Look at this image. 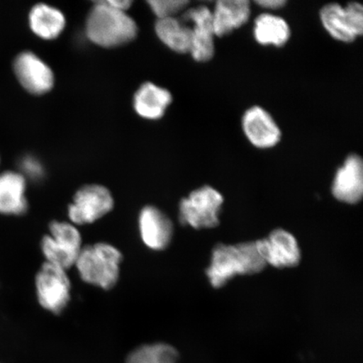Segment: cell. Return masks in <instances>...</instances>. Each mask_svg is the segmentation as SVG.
Listing matches in <instances>:
<instances>
[{
  "label": "cell",
  "mask_w": 363,
  "mask_h": 363,
  "mask_svg": "<svg viewBox=\"0 0 363 363\" xmlns=\"http://www.w3.org/2000/svg\"><path fill=\"white\" fill-rule=\"evenodd\" d=\"M265 267L255 242L233 246L220 244L213 250L211 264L206 274L213 287L220 288L235 276L257 274Z\"/></svg>",
  "instance_id": "cell-1"
},
{
  "label": "cell",
  "mask_w": 363,
  "mask_h": 363,
  "mask_svg": "<svg viewBox=\"0 0 363 363\" xmlns=\"http://www.w3.org/2000/svg\"><path fill=\"white\" fill-rule=\"evenodd\" d=\"M138 26L125 11L113 9L104 1L96 2L86 21V35L99 47H120L138 35Z\"/></svg>",
  "instance_id": "cell-2"
},
{
  "label": "cell",
  "mask_w": 363,
  "mask_h": 363,
  "mask_svg": "<svg viewBox=\"0 0 363 363\" xmlns=\"http://www.w3.org/2000/svg\"><path fill=\"white\" fill-rule=\"evenodd\" d=\"M122 254L111 244L99 242L82 248L75 267L85 283L108 290L120 278Z\"/></svg>",
  "instance_id": "cell-3"
},
{
  "label": "cell",
  "mask_w": 363,
  "mask_h": 363,
  "mask_svg": "<svg viewBox=\"0 0 363 363\" xmlns=\"http://www.w3.org/2000/svg\"><path fill=\"white\" fill-rule=\"evenodd\" d=\"M49 231L40 242L45 262L65 270L70 269L83 248L79 230L74 224L54 220L49 225Z\"/></svg>",
  "instance_id": "cell-4"
},
{
  "label": "cell",
  "mask_w": 363,
  "mask_h": 363,
  "mask_svg": "<svg viewBox=\"0 0 363 363\" xmlns=\"http://www.w3.org/2000/svg\"><path fill=\"white\" fill-rule=\"evenodd\" d=\"M223 201L222 195L210 186L194 190L180 202V222L195 229L213 228L220 223Z\"/></svg>",
  "instance_id": "cell-5"
},
{
  "label": "cell",
  "mask_w": 363,
  "mask_h": 363,
  "mask_svg": "<svg viewBox=\"0 0 363 363\" xmlns=\"http://www.w3.org/2000/svg\"><path fill=\"white\" fill-rule=\"evenodd\" d=\"M40 306L52 314H61L71 298V282L67 270L45 262L35 279Z\"/></svg>",
  "instance_id": "cell-6"
},
{
  "label": "cell",
  "mask_w": 363,
  "mask_h": 363,
  "mask_svg": "<svg viewBox=\"0 0 363 363\" xmlns=\"http://www.w3.org/2000/svg\"><path fill=\"white\" fill-rule=\"evenodd\" d=\"M113 204L115 201L107 188L99 184L86 185L75 194L67 214L72 224L88 225L108 214Z\"/></svg>",
  "instance_id": "cell-7"
},
{
  "label": "cell",
  "mask_w": 363,
  "mask_h": 363,
  "mask_svg": "<svg viewBox=\"0 0 363 363\" xmlns=\"http://www.w3.org/2000/svg\"><path fill=\"white\" fill-rule=\"evenodd\" d=\"M191 28L192 40L189 53L195 61H211L215 55V33L212 11L207 6L189 9L180 18Z\"/></svg>",
  "instance_id": "cell-8"
},
{
  "label": "cell",
  "mask_w": 363,
  "mask_h": 363,
  "mask_svg": "<svg viewBox=\"0 0 363 363\" xmlns=\"http://www.w3.org/2000/svg\"><path fill=\"white\" fill-rule=\"evenodd\" d=\"M13 69L22 87L31 94L43 95L53 88V72L33 52L20 53L13 61Z\"/></svg>",
  "instance_id": "cell-9"
},
{
  "label": "cell",
  "mask_w": 363,
  "mask_h": 363,
  "mask_svg": "<svg viewBox=\"0 0 363 363\" xmlns=\"http://www.w3.org/2000/svg\"><path fill=\"white\" fill-rule=\"evenodd\" d=\"M255 243L266 265L284 269L295 267L301 261V251L296 239L284 230H275L269 238Z\"/></svg>",
  "instance_id": "cell-10"
},
{
  "label": "cell",
  "mask_w": 363,
  "mask_h": 363,
  "mask_svg": "<svg viewBox=\"0 0 363 363\" xmlns=\"http://www.w3.org/2000/svg\"><path fill=\"white\" fill-rule=\"evenodd\" d=\"M242 129L249 142L260 149L275 147L282 138L274 118L260 106L251 107L244 113Z\"/></svg>",
  "instance_id": "cell-11"
},
{
  "label": "cell",
  "mask_w": 363,
  "mask_h": 363,
  "mask_svg": "<svg viewBox=\"0 0 363 363\" xmlns=\"http://www.w3.org/2000/svg\"><path fill=\"white\" fill-rule=\"evenodd\" d=\"M140 238L154 251H162L171 242L174 226L164 213L155 206H147L140 211L138 219Z\"/></svg>",
  "instance_id": "cell-12"
},
{
  "label": "cell",
  "mask_w": 363,
  "mask_h": 363,
  "mask_svg": "<svg viewBox=\"0 0 363 363\" xmlns=\"http://www.w3.org/2000/svg\"><path fill=\"white\" fill-rule=\"evenodd\" d=\"M333 194L338 201L347 203L359 202L363 194V164L357 154L349 155L335 174Z\"/></svg>",
  "instance_id": "cell-13"
},
{
  "label": "cell",
  "mask_w": 363,
  "mask_h": 363,
  "mask_svg": "<svg viewBox=\"0 0 363 363\" xmlns=\"http://www.w3.org/2000/svg\"><path fill=\"white\" fill-rule=\"evenodd\" d=\"M251 4L247 0H220L212 11L213 29L217 38L233 33L248 21Z\"/></svg>",
  "instance_id": "cell-14"
},
{
  "label": "cell",
  "mask_w": 363,
  "mask_h": 363,
  "mask_svg": "<svg viewBox=\"0 0 363 363\" xmlns=\"http://www.w3.org/2000/svg\"><path fill=\"white\" fill-rule=\"evenodd\" d=\"M26 180L21 172L0 174V215L23 216L28 210L26 196Z\"/></svg>",
  "instance_id": "cell-15"
},
{
  "label": "cell",
  "mask_w": 363,
  "mask_h": 363,
  "mask_svg": "<svg viewBox=\"0 0 363 363\" xmlns=\"http://www.w3.org/2000/svg\"><path fill=\"white\" fill-rule=\"evenodd\" d=\"M172 101L169 90L146 83L138 90L134 98V108L140 116L147 120H158L164 115Z\"/></svg>",
  "instance_id": "cell-16"
},
{
  "label": "cell",
  "mask_w": 363,
  "mask_h": 363,
  "mask_svg": "<svg viewBox=\"0 0 363 363\" xmlns=\"http://www.w3.org/2000/svg\"><path fill=\"white\" fill-rule=\"evenodd\" d=\"M29 25L33 33L44 40L58 38L65 30L66 19L57 9L45 4H38L31 9Z\"/></svg>",
  "instance_id": "cell-17"
},
{
  "label": "cell",
  "mask_w": 363,
  "mask_h": 363,
  "mask_svg": "<svg viewBox=\"0 0 363 363\" xmlns=\"http://www.w3.org/2000/svg\"><path fill=\"white\" fill-rule=\"evenodd\" d=\"M254 38L262 45L284 47L289 42L291 30L282 17L262 13L254 22Z\"/></svg>",
  "instance_id": "cell-18"
},
{
  "label": "cell",
  "mask_w": 363,
  "mask_h": 363,
  "mask_svg": "<svg viewBox=\"0 0 363 363\" xmlns=\"http://www.w3.org/2000/svg\"><path fill=\"white\" fill-rule=\"evenodd\" d=\"M156 33L161 42L178 53H189L191 48V28L180 18L172 17L157 20Z\"/></svg>",
  "instance_id": "cell-19"
},
{
  "label": "cell",
  "mask_w": 363,
  "mask_h": 363,
  "mask_svg": "<svg viewBox=\"0 0 363 363\" xmlns=\"http://www.w3.org/2000/svg\"><path fill=\"white\" fill-rule=\"evenodd\" d=\"M320 18L324 28L335 40L351 43L357 38L354 33L346 9L340 4H326L321 8Z\"/></svg>",
  "instance_id": "cell-20"
},
{
  "label": "cell",
  "mask_w": 363,
  "mask_h": 363,
  "mask_svg": "<svg viewBox=\"0 0 363 363\" xmlns=\"http://www.w3.org/2000/svg\"><path fill=\"white\" fill-rule=\"evenodd\" d=\"M179 354L169 344L144 345L135 348L126 358L125 363H178Z\"/></svg>",
  "instance_id": "cell-21"
},
{
  "label": "cell",
  "mask_w": 363,
  "mask_h": 363,
  "mask_svg": "<svg viewBox=\"0 0 363 363\" xmlns=\"http://www.w3.org/2000/svg\"><path fill=\"white\" fill-rule=\"evenodd\" d=\"M148 4L157 20H161L176 17L180 12H184L189 2L186 0H152Z\"/></svg>",
  "instance_id": "cell-22"
},
{
  "label": "cell",
  "mask_w": 363,
  "mask_h": 363,
  "mask_svg": "<svg viewBox=\"0 0 363 363\" xmlns=\"http://www.w3.org/2000/svg\"><path fill=\"white\" fill-rule=\"evenodd\" d=\"M345 9H346L349 19H350L354 33L357 38H359L363 34V7L362 4L351 2Z\"/></svg>",
  "instance_id": "cell-23"
},
{
  "label": "cell",
  "mask_w": 363,
  "mask_h": 363,
  "mask_svg": "<svg viewBox=\"0 0 363 363\" xmlns=\"http://www.w3.org/2000/svg\"><path fill=\"white\" fill-rule=\"evenodd\" d=\"M258 6L267 9V10H279L284 8L287 1L285 0H258L255 2Z\"/></svg>",
  "instance_id": "cell-24"
},
{
  "label": "cell",
  "mask_w": 363,
  "mask_h": 363,
  "mask_svg": "<svg viewBox=\"0 0 363 363\" xmlns=\"http://www.w3.org/2000/svg\"><path fill=\"white\" fill-rule=\"evenodd\" d=\"M104 2H106L108 6L116 9V10L125 12L130 7L131 4H133V2L129 1V0H107V1Z\"/></svg>",
  "instance_id": "cell-25"
}]
</instances>
